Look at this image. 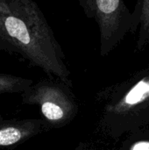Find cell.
<instances>
[{
    "mask_svg": "<svg viewBox=\"0 0 149 150\" xmlns=\"http://www.w3.org/2000/svg\"><path fill=\"white\" fill-rule=\"evenodd\" d=\"M33 83L31 79L11 74L0 73V95L22 94Z\"/></svg>",
    "mask_w": 149,
    "mask_h": 150,
    "instance_id": "obj_7",
    "label": "cell"
},
{
    "mask_svg": "<svg viewBox=\"0 0 149 150\" xmlns=\"http://www.w3.org/2000/svg\"><path fill=\"white\" fill-rule=\"evenodd\" d=\"M133 15L134 22L133 33L138 32L136 47L141 51L149 29V0H137Z\"/></svg>",
    "mask_w": 149,
    "mask_h": 150,
    "instance_id": "obj_6",
    "label": "cell"
},
{
    "mask_svg": "<svg viewBox=\"0 0 149 150\" xmlns=\"http://www.w3.org/2000/svg\"><path fill=\"white\" fill-rule=\"evenodd\" d=\"M149 47V29L148 33H147V36H146V39L143 42V45H142V47H141V50H144L146 48Z\"/></svg>",
    "mask_w": 149,
    "mask_h": 150,
    "instance_id": "obj_9",
    "label": "cell"
},
{
    "mask_svg": "<svg viewBox=\"0 0 149 150\" xmlns=\"http://www.w3.org/2000/svg\"><path fill=\"white\" fill-rule=\"evenodd\" d=\"M149 98V74L141 78L116 104L115 112H125L142 104Z\"/></svg>",
    "mask_w": 149,
    "mask_h": 150,
    "instance_id": "obj_5",
    "label": "cell"
},
{
    "mask_svg": "<svg viewBox=\"0 0 149 150\" xmlns=\"http://www.w3.org/2000/svg\"><path fill=\"white\" fill-rule=\"evenodd\" d=\"M0 49L68 83L65 55L33 0H0Z\"/></svg>",
    "mask_w": 149,
    "mask_h": 150,
    "instance_id": "obj_1",
    "label": "cell"
},
{
    "mask_svg": "<svg viewBox=\"0 0 149 150\" xmlns=\"http://www.w3.org/2000/svg\"><path fill=\"white\" fill-rule=\"evenodd\" d=\"M22 102L38 105L44 119L52 124L64 122L70 115L71 104L61 90L48 83L31 85L21 94Z\"/></svg>",
    "mask_w": 149,
    "mask_h": 150,
    "instance_id": "obj_3",
    "label": "cell"
},
{
    "mask_svg": "<svg viewBox=\"0 0 149 150\" xmlns=\"http://www.w3.org/2000/svg\"><path fill=\"white\" fill-rule=\"evenodd\" d=\"M1 120H3V118H2V116L0 115V121H1Z\"/></svg>",
    "mask_w": 149,
    "mask_h": 150,
    "instance_id": "obj_10",
    "label": "cell"
},
{
    "mask_svg": "<svg viewBox=\"0 0 149 150\" xmlns=\"http://www.w3.org/2000/svg\"><path fill=\"white\" fill-rule=\"evenodd\" d=\"M41 129L38 120H3L0 121V149L14 148L37 134Z\"/></svg>",
    "mask_w": 149,
    "mask_h": 150,
    "instance_id": "obj_4",
    "label": "cell"
},
{
    "mask_svg": "<svg viewBox=\"0 0 149 150\" xmlns=\"http://www.w3.org/2000/svg\"><path fill=\"white\" fill-rule=\"evenodd\" d=\"M84 14L99 31L100 54L105 56L133 33V15L124 0H78Z\"/></svg>",
    "mask_w": 149,
    "mask_h": 150,
    "instance_id": "obj_2",
    "label": "cell"
},
{
    "mask_svg": "<svg viewBox=\"0 0 149 150\" xmlns=\"http://www.w3.org/2000/svg\"><path fill=\"white\" fill-rule=\"evenodd\" d=\"M130 150H149V141L137 142L132 145Z\"/></svg>",
    "mask_w": 149,
    "mask_h": 150,
    "instance_id": "obj_8",
    "label": "cell"
}]
</instances>
